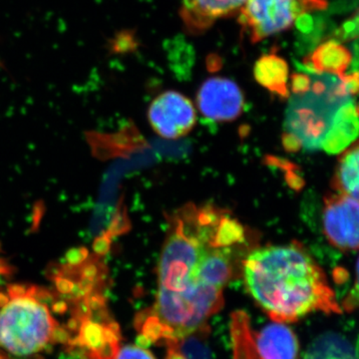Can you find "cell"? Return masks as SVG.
<instances>
[{"label":"cell","instance_id":"obj_7","mask_svg":"<svg viewBox=\"0 0 359 359\" xmlns=\"http://www.w3.org/2000/svg\"><path fill=\"white\" fill-rule=\"evenodd\" d=\"M148 118L156 133L177 139L194 128L197 114L190 99L177 91H166L151 103Z\"/></svg>","mask_w":359,"mask_h":359},{"label":"cell","instance_id":"obj_12","mask_svg":"<svg viewBox=\"0 0 359 359\" xmlns=\"http://www.w3.org/2000/svg\"><path fill=\"white\" fill-rule=\"evenodd\" d=\"M351 61L353 55L346 47L335 40H328L320 44L309 57L304 58L302 65L316 72L340 76L344 74Z\"/></svg>","mask_w":359,"mask_h":359},{"label":"cell","instance_id":"obj_11","mask_svg":"<svg viewBox=\"0 0 359 359\" xmlns=\"http://www.w3.org/2000/svg\"><path fill=\"white\" fill-rule=\"evenodd\" d=\"M257 82L271 93L287 98L290 95L289 65L276 53L266 54L257 59L254 68Z\"/></svg>","mask_w":359,"mask_h":359},{"label":"cell","instance_id":"obj_6","mask_svg":"<svg viewBox=\"0 0 359 359\" xmlns=\"http://www.w3.org/2000/svg\"><path fill=\"white\" fill-rule=\"evenodd\" d=\"M323 226L328 242L337 249L359 250V201L337 193L325 200Z\"/></svg>","mask_w":359,"mask_h":359},{"label":"cell","instance_id":"obj_21","mask_svg":"<svg viewBox=\"0 0 359 359\" xmlns=\"http://www.w3.org/2000/svg\"><path fill=\"white\" fill-rule=\"evenodd\" d=\"M7 271H8V268H7L6 264L0 259V275L4 273H7Z\"/></svg>","mask_w":359,"mask_h":359},{"label":"cell","instance_id":"obj_8","mask_svg":"<svg viewBox=\"0 0 359 359\" xmlns=\"http://www.w3.org/2000/svg\"><path fill=\"white\" fill-rule=\"evenodd\" d=\"M200 112L216 122L237 119L244 108V95L235 82L223 77L210 78L202 84L197 97Z\"/></svg>","mask_w":359,"mask_h":359},{"label":"cell","instance_id":"obj_16","mask_svg":"<svg viewBox=\"0 0 359 359\" xmlns=\"http://www.w3.org/2000/svg\"><path fill=\"white\" fill-rule=\"evenodd\" d=\"M208 325L168 344V351H173L186 359H212L208 344Z\"/></svg>","mask_w":359,"mask_h":359},{"label":"cell","instance_id":"obj_10","mask_svg":"<svg viewBox=\"0 0 359 359\" xmlns=\"http://www.w3.org/2000/svg\"><path fill=\"white\" fill-rule=\"evenodd\" d=\"M256 346L261 359H297L299 341L294 332L282 323L266 325L257 335Z\"/></svg>","mask_w":359,"mask_h":359},{"label":"cell","instance_id":"obj_5","mask_svg":"<svg viewBox=\"0 0 359 359\" xmlns=\"http://www.w3.org/2000/svg\"><path fill=\"white\" fill-rule=\"evenodd\" d=\"M327 7V0H247L238 22L252 44L285 32L301 16Z\"/></svg>","mask_w":359,"mask_h":359},{"label":"cell","instance_id":"obj_17","mask_svg":"<svg viewBox=\"0 0 359 359\" xmlns=\"http://www.w3.org/2000/svg\"><path fill=\"white\" fill-rule=\"evenodd\" d=\"M359 308V259L356 264L355 278L353 287L347 292L346 297L342 301V309L347 313L355 311Z\"/></svg>","mask_w":359,"mask_h":359},{"label":"cell","instance_id":"obj_14","mask_svg":"<svg viewBox=\"0 0 359 359\" xmlns=\"http://www.w3.org/2000/svg\"><path fill=\"white\" fill-rule=\"evenodd\" d=\"M337 193L359 201V142L344 151L337 163L334 179Z\"/></svg>","mask_w":359,"mask_h":359},{"label":"cell","instance_id":"obj_2","mask_svg":"<svg viewBox=\"0 0 359 359\" xmlns=\"http://www.w3.org/2000/svg\"><path fill=\"white\" fill-rule=\"evenodd\" d=\"M241 271L250 297L276 323L342 311L323 269L297 243L252 249Z\"/></svg>","mask_w":359,"mask_h":359},{"label":"cell","instance_id":"obj_3","mask_svg":"<svg viewBox=\"0 0 359 359\" xmlns=\"http://www.w3.org/2000/svg\"><path fill=\"white\" fill-rule=\"evenodd\" d=\"M297 66L287 97L283 145L290 152H344L359 136V104L341 76Z\"/></svg>","mask_w":359,"mask_h":359},{"label":"cell","instance_id":"obj_4","mask_svg":"<svg viewBox=\"0 0 359 359\" xmlns=\"http://www.w3.org/2000/svg\"><path fill=\"white\" fill-rule=\"evenodd\" d=\"M63 335L42 290L13 285L0 295V347L7 353L34 355Z\"/></svg>","mask_w":359,"mask_h":359},{"label":"cell","instance_id":"obj_20","mask_svg":"<svg viewBox=\"0 0 359 359\" xmlns=\"http://www.w3.org/2000/svg\"><path fill=\"white\" fill-rule=\"evenodd\" d=\"M166 359H186L179 353H175L173 351H168Z\"/></svg>","mask_w":359,"mask_h":359},{"label":"cell","instance_id":"obj_13","mask_svg":"<svg viewBox=\"0 0 359 359\" xmlns=\"http://www.w3.org/2000/svg\"><path fill=\"white\" fill-rule=\"evenodd\" d=\"M304 359H359L358 349L344 335L327 332L313 340Z\"/></svg>","mask_w":359,"mask_h":359},{"label":"cell","instance_id":"obj_19","mask_svg":"<svg viewBox=\"0 0 359 359\" xmlns=\"http://www.w3.org/2000/svg\"><path fill=\"white\" fill-rule=\"evenodd\" d=\"M87 257H88V252L86 249L71 250L66 256L68 264L71 266H78V264H83Z\"/></svg>","mask_w":359,"mask_h":359},{"label":"cell","instance_id":"obj_1","mask_svg":"<svg viewBox=\"0 0 359 359\" xmlns=\"http://www.w3.org/2000/svg\"><path fill=\"white\" fill-rule=\"evenodd\" d=\"M237 219L211 205L189 204L170 217L152 308L137 316L141 346L181 339L207 327L223 308L224 289L252 250Z\"/></svg>","mask_w":359,"mask_h":359},{"label":"cell","instance_id":"obj_18","mask_svg":"<svg viewBox=\"0 0 359 359\" xmlns=\"http://www.w3.org/2000/svg\"><path fill=\"white\" fill-rule=\"evenodd\" d=\"M114 359H156L154 355L141 346H125L119 348Z\"/></svg>","mask_w":359,"mask_h":359},{"label":"cell","instance_id":"obj_15","mask_svg":"<svg viewBox=\"0 0 359 359\" xmlns=\"http://www.w3.org/2000/svg\"><path fill=\"white\" fill-rule=\"evenodd\" d=\"M231 334L233 359H261L250 330L249 316L244 311H236L231 316Z\"/></svg>","mask_w":359,"mask_h":359},{"label":"cell","instance_id":"obj_9","mask_svg":"<svg viewBox=\"0 0 359 359\" xmlns=\"http://www.w3.org/2000/svg\"><path fill=\"white\" fill-rule=\"evenodd\" d=\"M247 0H182L180 18L189 34L208 32L217 21L233 15Z\"/></svg>","mask_w":359,"mask_h":359}]
</instances>
